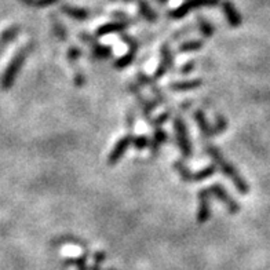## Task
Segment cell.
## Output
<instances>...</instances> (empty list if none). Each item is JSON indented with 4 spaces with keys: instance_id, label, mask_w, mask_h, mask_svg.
I'll return each mask as SVG.
<instances>
[{
    "instance_id": "1",
    "label": "cell",
    "mask_w": 270,
    "mask_h": 270,
    "mask_svg": "<svg viewBox=\"0 0 270 270\" xmlns=\"http://www.w3.org/2000/svg\"><path fill=\"white\" fill-rule=\"evenodd\" d=\"M204 152L208 154L211 160L214 161L215 167L219 168V171L222 174H225V175L232 181V183L236 186L238 193H241V195H248L250 186H248L247 181L241 177V174L238 173L237 168L234 167L230 161L226 160V157L222 154V152H221L215 145H211L208 144V142H205Z\"/></svg>"
},
{
    "instance_id": "2",
    "label": "cell",
    "mask_w": 270,
    "mask_h": 270,
    "mask_svg": "<svg viewBox=\"0 0 270 270\" xmlns=\"http://www.w3.org/2000/svg\"><path fill=\"white\" fill-rule=\"evenodd\" d=\"M193 117H195L196 123H197V127H199V130H200L203 140H208V138L217 137V135L225 132L226 128H228V121H226V119H225L222 115H219V113H217V116H215V124H212V126L208 123L207 117H205L204 111H201V109L195 111Z\"/></svg>"
},
{
    "instance_id": "3",
    "label": "cell",
    "mask_w": 270,
    "mask_h": 270,
    "mask_svg": "<svg viewBox=\"0 0 270 270\" xmlns=\"http://www.w3.org/2000/svg\"><path fill=\"white\" fill-rule=\"evenodd\" d=\"M174 132L177 137V142L179 150H181L182 157L185 160H189L193 156V148H192V141L189 138V131H187V127L185 124V120L179 115L174 119Z\"/></svg>"
},
{
    "instance_id": "4",
    "label": "cell",
    "mask_w": 270,
    "mask_h": 270,
    "mask_svg": "<svg viewBox=\"0 0 270 270\" xmlns=\"http://www.w3.org/2000/svg\"><path fill=\"white\" fill-rule=\"evenodd\" d=\"M173 167L178 173V175L182 178V181L191 182V183L205 181V179H208V178L212 177V175L217 173V167H215L214 164L207 166V167L200 170V171H197V173H192L191 170L182 163V161H179V160H177V161L173 164Z\"/></svg>"
},
{
    "instance_id": "5",
    "label": "cell",
    "mask_w": 270,
    "mask_h": 270,
    "mask_svg": "<svg viewBox=\"0 0 270 270\" xmlns=\"http://www.w3.org/2000/svg\"><path fill=\"white\" fill-rule=\"evenodd\" d=\"M31 50H32V47L25 46L15 54L13 61L10 62L9 68L6 70L5 76L2 77V87H3V89H9L10 86L14 83L15 76L18 75L19 69H21V66H22L23 64V61L26 60V57H28V54L31 52Z\"/></svg>"
},
{
    "instance_id": "6",
    "label": "cell",
    "mask_w": 270,
    "mask_h": 270,
    "mask_svg": "<svg viewBox=\"0 0 270 270\" xmlns=\"http://www.w3.org/2000/svg\"><path fill=\"white\" fill-rule=\"evenodd\" d=\"M79 39H82L84 43H87L90 46V50H91L90 60L102 61V60H107V58H112L113 50L111 46L99 44V43H97V39L91 38L89 33L86 32L79 33Z\"/></svg>"
},
{
    "instance_id": "7",
    "label": "cell",
    "mask_w": 270,
    "mask_h": 270,
    "mask_svg": "<svg viewBox=\"0 0 270 270\" xmlns=\"http://www.w3.org/2000/svg\"><path fill=\"white\" fill-rule=\"evenodd\" d=\"M120 39L123 40V42L126 43L127 46H128V52L124 54V56H121L120 58H117V60L115 61L113 66L119 70L124 69V68H127L128 65H131V64L134 62L135 57H137V52H138V50H140L138 42H137L132 36H130V35H127V33H121Z\"/></svg>"
},
{
    "instance_id": "8",
    "label": "cell",
    "mask_w": 270,
    "mask_h": 270,
    "mask_svg": "<svg viewBox=\"0 0 270 270\" xmlns=\"http://www.w3.org/2000/svg\"><path fill=\"white\" fill-rule=\"evenodd\" d=\"M208 191H210V193L214 196L215 199H218V200L226 207V210H228L230 214H237L238 211H240V205H238L237 201L229 195L228 191H226L222 185L214 183V185H211V186L208 187Z\"/></svg>"
},
{
    "instance_id": "9",
    "label": "cell",
    "mask_w": 270,
    "mask_h": 270,
    "mask_svg": "<svg viewBox=\"0 0 270 270\" xmlns=\"http://www.w3.org/2000/svg\"><path fill=\"white\" fill-rule=\"evenodd\" d=\"M219 0H186L181 7L173 10L170 13V17L173 19H181L185 15L189 14V11H192V10L199 9V7H212V6H217Z\"/></svg>"
},
{
    "instance_id": "10",
    "label": "cell",
    "mask_w": 270,
    "mask_h": 270,
    "mask_svg": "<svg viewBox=\"0 0 270 270\" xmlns=\"http://www.w3.org/2000/svg\"><path fill=\"white\" fill-rule=\"evenodd\" d=\"M127 89H128V91H130L131 94H134V97L137 98V102L140 105L145 120L150 121V113L153 112L154 107H157L158 105H160V102H158L156 98L152 99V101L148 99V98H145L144 95H142V93L140 91V89H138V86H135V84H128Z\"/></svg>"
},
{
    "instance_id": "11",
    "label": "cell",
    "mask_w": 270,
    "mask_h": 270,
    "mask_svg": "<svg viewBox=\"0 0 270 270\" xmlns=\"http://www.w3.org/2000/svg\"><path fill=\"white\" fill-rule=\"evenodd\" d=\"M174 65V54L170 43H164L163 46L160 47V64H158L157 69L154 72L153 77L156 80L161 79L168 70L171 69Z\"/></svg>"
},
{
    "instance_id": "12",
    "label": "cell",
    "mask_w": 270,
    "mask_h": 270,
    "mask_svg": "<svg viewBox=\"0 0 270 270\" xmlns=\"http://www.w3.org/2000/svg\"><path fill=\"white\" fill-rule=\"evenodd\" d=\"M210 191L208 189H201L197 195V222L205 224L211 217V204H210Z\"/></svg>"
},
{
    "instance_id": "13",
    "label": "cell",
    "mask_w": 270,
    "mask_h": 270,
    "mask_svg": "<svg viewBox=\"0 0 270 270\" xmlns=\"http://www.w3.org/2000/svg\"><path fill=\"white\" fill-rule=\"evenodd\" d=\"M132 138H134L132 135L127 134L124 135L123 138L117 141L115 148H113L112 152L109 153V157H107V164H109V166H115V164L120 161L121 157L124 156V153H126L128 148L132 145Z\"/></svg>"
},
{
    "instance_id": "14",
    "label": "cell",
    "mask_w": 270,
    "mask_h": 270,
    "mask_svg": "<svg viewBox=\"0 0 270 270\" xmlns=\"http://www.w3.org/2000/svg\"><path fill=\"white\" fill-rule=\"evenodd\" d=\"M128 26H130V22H126V21H115V22L105 23L101 28L97 29L95 39L102 38V36H106L111 33H121L123 31H126Z\"/></svg>"
},
{
    "instance_id": "15",
    "label": "cell",
    "mask_w": 270,
    "mask_h": 270,
    "mask_svg": "<svg viewBox=\"0 0 270 270\" xmlns=\"http://www.w3.org/2000/svg\"><path fill=\"white\" fill-rule=\"evenodd\" d=\"M222 10H224L225 18H226V21H228V23L232 28H238L241 25V15L229 0L222 2Z\"/></svg>"
},
{
    "instance_id": "16",
    "label": "cell",
    "mask_w": 270,
    "mask_h": 270,
    "mask_svg": "<svg viewBox=\"0 0 270 270\" xmlns=\"http://www.w3.org/2000/svg\"><path fill=\"white\" fill-rule=\"evenodd\" d=\"M203 86V80L193 79V80H182V82H174L170 84V90L174 93H179V91H191V90L199 89Z\"/></svg>"
},
{
    "instance_id": "17",
    "label": "cell",
    "mask_w": 270,
    "mask_h": 270,
    "mask_svg": "<svg viewBox=\"0 0 270 270\" xmlns=\"http://www.w3.org/2000/svg\"><path fill=\"white\" fill-rule=\"evenodd\" d=\"M168 140V135L167 132L160 127V128H154V134L152 137V140H150V154L152 156H156L158 153V150H160V146L164 144V142H167Z\"/></svg>"
},
{
    "instance_id": "18",
    "label": "cell",
    "mask_w": 270,
    "mask_h": 270,
    "mask_svg": "<svg viewBox=\"0 0 270 270\" xmlns=\"http://www.w3.org/2000/svg\"><path fill=\"white\" fill-rule=\"evenodd\" d=\"M61 11L70 18L76 19V21H84V19L90 18V11L83 9H77V7H72V6L62 5L61 6Z\"/></svg>"
},
{
    "instance_id": "19",
    "label": "cell",
    "mask_w": 270,
    "mask_h": 270,
    "mask_svg": "<svg viewBox=\"0 0 270 270\" xmlns=\"http://www.w3.org/2000/svg\"><path fill=\"white\" fill-rule=\"evenodd\" d=\"M124 2H131V0H124ZM134 2H137V6H138V9H140L141 15H142L146 21H149V22H156V21H157V14H156L153 9L148 5V2H145V0H134Z\"/></svg>"
},
{
    "instance_id": "20",
    "label": "cell",
    "mask_w": 270,
    "mask_h": 270,
    "mask_svg": "<svg viewBox=\"0 0 270 270\" xmlns=\"http://www.w3.org/2000/svg\"><path fill=\"white\" fill-rule=\"evenodd\" d=\"M50 21H51L52 31H54V35H56L57 38L60 39L61 42L68 40V32H66V28L64 26V23L61 22L56 15H51V17H50Z\"/></svg>"
},
{
    "instance_id": "21",
    "label": "cell",
    "mask_w": 270,
    "mask_h": 270,
    "mask_svg": "<svg viewBox=\"0 0 270 270\" xmlns=\"http://www.w3.org/2000/svg\"><path fill=\"white\" fill-rule=\"evenodd\" d=\"M204 46V40H189V42L182 43L181 46L178 47V52H193V51H199L201 50Z\"/></svg>"
},
{
    "instance_id": "22",
    "label": "cell",
    "mask_w": 270,
    "mask_h": 270,
    "mask_svg": "<svg viewBox=\"0 0 270 270\" xmlns=\"http://www.w3.org/2000/svg\"><path fill=\"white\" fill-rule=\"evenodd\" d=\"M197 22H199V29H200L201 35L204 36V38H211L215 32V28L212 26V23L208 22L207 19H204L203 17H197Z\"/></svg>"
},
{
    "instance_id": "23",
    "label": "cell",
    "mask_w": 270,
    "mask_h": 270,
    "mask_svg": "<svg viewBox=\"0 0 270 270\" xmlns=\"http://www.w3.org/2000/svg\"><path fill=\"white\" fill-rule=\"evenodd\" d=\"M132 145L137 150H144L149 149L150 146V138H148L146 135H138L132 138Z\"/></svg>"
},
{
    "instance_id": "24",
    "label": "cell",
    "mask_w": 270,
    "mask_h": 270,
    "mask_svg": "<svg viewBox=\"0 0 270 270\" xmlns=\"http://www.w3.org/2000/svg\"><path fill=\"white\" fill-rule=\"evenodd\" d=\"M83 54V50L77 46H70L68 48V51H66V58H68V62L72 64V65H75L76 61L80 60V57Z\"/></svg>"
},
{
    "instance_id": "25",
    "label": "cell",
    "mask_w": 270,
    "mask_h": 270,
    "mask_svg": "<svg viewBox=\"0 0 270 270\" xmlns=\"http://www.w3.org/2000/svg\"><path fill=\"white\" fill-rule=\"evenodd\" d=\"M23 5L31 6V7H38V9H42V7H48V6L56 5L58 0H21Z\"/></svg>"
},
{
    "instance_id": "26",
    "label": "cell",
    "mask_w": 270,
    "mask_h": 270,
    "mask_svg": "<svg viewBox=\"0 0 270 270\" xmlns=\"http://www.w3.org/2000/svg\"><path fill=\"white\" fill-rule=\"evenodd\" d=\"M137 82H138V84H141V86H149L150 89H152V87L156 86V82H157V80L154 79V77H149V76L145 75L142 72H138V73H137Z\"/></svg>"
},
{
    "instance_id": "27",
    "label": "cell",
    "mask_w": 270,
    "mask_h": 270,
    "mask_svg": "<svg viewBox=\"0 0 270 270\" xmlns=\"http://www.w3.org/2000/svg\"><path fill=\"white\" fill-rule=\"evenodd\" d=\"M170 116H171V112H170V111H166V112L161 113L160 116H157L156 119H153V120H150V126L153 127V128H160L161 124H164V123L170 119Z\"/></svg>"
},
{
    "instance_id": "28",
    "label": "cell",
    "mask_w": 270,
    "mask_h": 270,
    "mask_svg": "<svg viewBox=\"0 0 270 270\" xmlns=\"http://www.w3.org/2000/svg\"><path fill=\"white\" fill-rule=\"evenodd\" d=\"M86 259H87V255H82L77 259H69V261H65V265H75L77 270H89V267L86 266Z\"/></svg>"
},
{
    "instance_id": "29",
    "label": "cell",
    "mask_w": 270,
    "mask_h": 270,
    "mask_svg": "<svg viewBox=\"0 0 270 270\" xmlns=\"http://www.w3.org/2000/svg\"><path fill=\"white\" fill-rule=\"evenodd\" d=\"M84 83H86V77H84L83 72L79 68L75 69V86L76 87H83Z\"/></svg>"
},
{
    "instance_id": "30",
    "label": "cell",
    "mask_w": 270,
    "mask_h": 270,
    "mask_svg": "<svg viewBox=\"0 0 270 270\" xmlns=\"http://www.w3.org/2000/svg\"><path fill=\"white\" fill-rule=\"evenodd\" d=\"M195 61H191V62H187V64H185V65L182 66L181 68V72L182 75H189L191 72H193V69H195Z\"/></svg>"
},
{
    "instance_id": "31",
    "label": "cell",
    "mask_w": 270,
    "mask_h": 270,
    "mask_svg": "<svg viewBox=\"0 0 270 270\" xmlns=\"http://www.w3.org/2000/svg\"><path fill=\"white\" fill-rule=\"evenodd\" d=\"M134 123H135V113L132 112V111H128V112H127V116H126L127 128L131 130V128L134 127Z\"/></svg>"
},
{
    "instance_id": "32",
    "label": "cell",
    "mask_w": 270,
    "mask_h": 270,
    "mask_svg": "<svg viewBox=\"0 0 270 270\" xmlns=\"http://www.w3.org/2000/svg\"><path fill=\"white\" fill-rule=\"evenodd\" d=\"M106 259V256H105V254L103 252H97L95 255H94V261H95V263L97 265H101L103 261Z\"/></svg>"
},
{
    "instance_id": "33",
    "label": "cell",
    "mask_w": 270,
    "mask_h": 270,
    "mask_svg": "<svg viewBox=\"0 0 270 270\" xmlns=\"http://www.w3.org/2000/svg\"><path fill=\"white\" fill-rule=\"evenodd\" d=\"M109 270H115V269H113V267H112V269H109Z\"/></svg>"
}]
</instances>
